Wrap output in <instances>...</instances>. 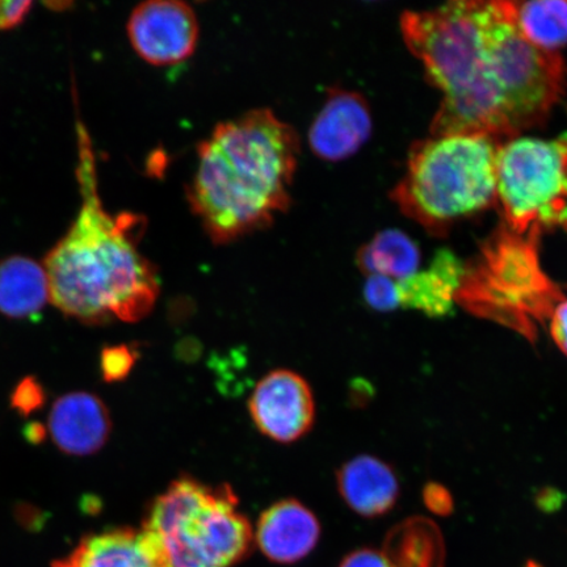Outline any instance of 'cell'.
<instances>
[{"label": "cell", "instance_id": "9a60e30c", "mask_svg": "<svg viewBox=\"0 0 567 567\" xmlns=\"http://www.w3.org/2000/svg\"><path fill=\"white\" fill-rule=\"evenodd\" d=\"M465 265L450 250L437 251L429 269L396 281L400 305L431 318L452 313Z\"/></svg>", "mask_w": 567, "mask_h": 567}, {"label": "cell", "instance_id": "cb8c5ba5", "mask_svg": "<svg viewBox=\"0 0 567 567\" xmlns=\"http://www.w3.org/2000/svg\"><path fill=\"white\" fill-rule=\"evenodd\" d=\"M33 2L28 0H0V31H9L23 23Z\"/></svg>", "mask_w": 567, "mask_h": 567}, {"label": "cell", "instance_id": "e0dca14e", "mask_svg": "<svg viewBox=\"0 0 567 567\" xmlns=\"http://www.w3.org/2000/svg\"><path fill=\"white\" fill-rule=\"evenodd\" d=\"M393 567H444L441 529L427 517L414 516L389 532L382 549Z\"/></svg>", "mask_w": 567, "mask_h": 567}, {"label": "cell", "instance_id": "7402d4cb", "mask_svg": "<svg viewBox=\"0 0 567 567\" xmlns=\"http://www.w3.org/2000/svg\"><path fill=\"white\" fill-rule=\"evenodd\" d=\"M44 401V390L32 379L20 382L12 396V405L21 414L28 415L38 410Z\"/></svg>", "mask_w": 567, "mask_h": 567}, {"label": "cell", "instance_id": "30bf717a", "mask_svg": "<svg viewBox=\"0 0 567 567\" xmlns=\"http://www.w3.org/2000/svg\"><path fill=\"white\" fill-rule=\"evenodd\" d=\"M372 133V113L358 92L332 89L311 123L308 142L317 158L339 162L352 157Z\"/></svg>", "mask_w": 567, "mask_h": 567}, {"label": "cell", "instance_id": "d6986e66", "mask_svg": "<svg viewBox=\"0 0 567 567\" xmlns=\"http://www.w3.org/2000/svg\"><path fill=\"white\" fill-rule=\"evenodd\" d=\"M513 11L517 30L532 45L550 53L567 45V2L564 0L513 2Z\"/></svg>", "mask_w": 567, "mask_h": 567}, {"label": "cell", "instance_id": "484cf974", "mask_svg": "<svg viewBox=\"0 0 567 567\" xmlns=\"http://www.w3.org/2000/svg\"><path fill=\"white\" fill-rule=\"evenodd\" d=\"M339 567H393L384 553L374 549H360L351 553Z\"/></svg>", "mask_w": 567, "mask_h": 567}, {"label": "cell", "instance_id": "5bb4252c", "mask_svg": "<svg viewBox=\"0 0 567 567\" xmlns=\"http://www.w3.org/2000/svg\"><path fill=\"white\" fill-rule=\"evenodd\" d=\"M337 482L347 506L361 516L385 515L400 498V481L392 466L370 455L346 463L338 472Z\"/></svg>", "mask_w": 567, "mask_h": 567}, {"label": "cell", "instance_id": "6da1fadb", "mask_svg": "<svg viewBox=\"0 0 567 567\" xmlns=\"http://www.w3.org/2000/svg\"><path fill=\"white\" fill-rule=\"evenodd\" d=\"M401 30L443 94L432 137L485 134L509 141L542 124L564 94L561 55L523 38L513 2H452L406 12Z\"/></svg>", "mask_w": 567, "mask_h": 567}, {"label": "cell", "instance_id": "8fae6325", "mask_svg": "<svg viewBox=\"0 0 567 567\" xmlns=\"http://www.w3.org/2000/svg\"><path fill=\"white\" fill-rule=\"evenodd\" d=\"M53 567H173L158 538L145 528H120L82 538Z\"/></svg>", "mask_w": 567, "mask_h": 567}, {"label": "cell", "instance_id": "4316f807", "mask_svg": "<svg viewBox=\"0 0 567 567\" xmlns=\"http://www.w3.org/2000/svg\"><path fill=\"white\" fill-rule=\"evenodd\" d=\"M527 567H542V566H538L537 564L535 563H528Z\"/></svg>", "mask_w": 567, "mask_h": 567}, {"label": "cell", "instance_id": "9c48e42d", "mask_svg": "<svg viewBox=\"0 0 567 567\" xmlns=\"http://www.w3.org/2000/svg\"><path fill=\"white\" fill-rule=\"evenodd\" d=\"M248 410L261 434L293 443L313 427L315 396L308 381L289 370L269 372L255 386Z\"/></svg>", "mask_w": 567, "mask_h": 567}, {"label": "cell", "instance_id": "3957f363", "mask_svg": "<svg viewBox=\"0 0 567 567\" xmlns=\"http://www.w3.org/2000/svg\"><path fill=\"white\" fill-rule=\"evenodd\" d=\"M301 152L299 133L269 109L218 124L197 148L190 209L215 245L271 226L288 210Z\"/></svg>", "mask_w": 567, "mask_h": 567}, {"label": "cell", "instance_id": "d4e9b609", "mask_svg": "<svg viewBox=\"0 0 567 567\" xmlns=\"http://www.w3.org/2000/svg\"><path fill=\"white\" fill-rule=\"evenodd\" d=\"M549 331L556 346L567 357V300L557 305L549 319Z\"/></svg>", "mask_w": 567, "mask_h": 567}, {"label": "cell", "instance_id": "ba28073f", "mask_svg": "<svg viewBox=\"0 0 567 567\" xmlns=\"http://www.w3.org/2000/svg\"><path fill=\"white\" fill-rule=\"evenodd\" d=\"M127 39L134 52L153 66H173L196 51L198 20L193 7L181 0H148L127 19Z\"/></svg>", "mask_w": 567, "mask_h": 567}, {"label": "cell", "instance_id": "44dd1931", "mask_svg": "<svg viewBox=\"0 0 567 567\" xmlns=\"http://www.w3.org/2000/svg\"><path fill=\"white\" fill-rule=\"evenodd\" d=\"M136 363V353L127 346L106 347L102 352L101 370L105 381L124 380Z\"/></svg>", "mask_w": 567, "mask_h": 567}, {"label": "cell", "instance_id": "5b68a950", "mask_svg": "<svg viewBox=\"0 0 567 567\" xmlns=\"http://www.w3.org/2000/svg\"><path fill=\"white\" fill-rule=\"evenodd\" d=\"M540 233L517 236L502 228L465 265L455 301L467 313L509 329L535 344L565 300L561 288L545 274L538 258Z\"/></svg>", "mask_w": 567, "mask_h": 567}, {"label": "cell", "instance_id": "8992f818", "mask_svg": "<svg viewBox=\"0 0 567 567\" xmlns=\"http://www.w3.org/2000/svg\"><path fill=\"white\" fill-rule=\"evenodd\" d=\"M142 528L158 538L173 567H230L252 540L233 488L190 477L174 481L157 496Z\"/></svg>", "mask_w": 567, "mask_h": 567}, {"label": "cell", "instance_id": "ffe728a7", "mask_svg": "<svg viewBox=\"0 0 567 567\" xmlns=\"http://www.w3.org/2000/svg\"><path fill=\"white\" fill-rule=\"evenodd\" d=\"M364 299L375 311L388 313L400 307L399 290L393 279L382 275L368 276Z\"/></svg>", "mask_w": 567, "mask_h": 567}, {"label": "cell", "instance_id": "7c38bea8", "mask_svg": "<svg viewBox=\"0 0 567 567\" xmlns=\"http://www.w3.org/2000/svg\"><path fill=\"white\" fill-rule=\"evenodd\" d=\"M112 422L109 409L99 396L74 392L56 400L49 415V432L62 452L87 456L109 441Z\"/></svg>", "mask_w": 567, "mask_h": 567}, {"label": "cell", "instance_id": "2e32d148", "mask_svg": "<svg viewBox=\"0 0 567 567\" xmlns=\"http://www.w3.org/2000/svg\"><path fill=\"white\" fill-rule=\"evenodd\" d=\"M48 302H51V292L44 266L18 255L0 261V313L32 319Z\"/></svg>", "mask_w": 567, "mask_h": 567}, {"label": "cell", "instance_id": "277c9868", "mask_svg": "<svg viewBox=\"0 0 567 567\" xmlns=\"http://www.w3.org/2000/svg\"><path fill=\"white\" fill-rule=\"evenodd\" d=\"M485 134H449L416 142L393 200L414 221L442 234L496 202V154Z\"/></svg>", "mask_w": 567, "mask_h": 567}, {"label": "cell", "instance_id": "52a82bcc", "mask_svg": "<svg viewBox=\"0 0 567 567\" xmlns=\"http://www.w3.org/2000/svg\"><path fill=\"white\" fill-rule=\"evenodd\" d=\"M496 202L506 228L567 231V136L545 141L513 138L496 154Z\"/></svg>", "mask_w": 567, "mask_h": 567}, {"label": "cell", "instance_id": "ac0fdd59", "mask_svg": "<svg viewBox=\"0 0 567 567\" xmlns=\"http://www.w3.org/2000/svg\"><path fill=\"white\" fill-rule=\"evenodd\" d=\"M420 247L400 230H385L358 252V266L368 276L382 275L402 280L417 272Z\"/></svg>", "mask_w": 567, "mask_h": 567}, {"label": "cell", "instance_id": "4fadbf2b", "mask_svg": "<svg viewBox=\"0 0 567 567\" xmlns=\"http://www.w3.org/2000/svg\"><path fill=\"white\" fill-rule=\"evenodd\" d=\"M321 527L313 513L296 499L275 503L261 514L257 542L276 563L292 564L315 549Z\"/></svg>", "mask_w": 567, "mask_h": 567}, {"label": "cell", "instance_id": "7a4b0ae2", "mask_svg": "<svg viewBox=\"0 0 567 567\" xmlns=\"http://www.w3.org/2000/svg\"><path fill=\"white\" fill-rule=\"evenodd\" d=\"M76 144L81 208L44 261L51 302L86 324L138 322L153 310L161 286L157 268L140 250L146 219L104 208L94 145L80 118Z\"/></svg>", "mask_w": 567, "mask_h": 567}, {"label": "cell", "instance_id": "603a6c76", "mask_svg": "<svg viewBox=\"0 0 567 567\" xmlns=\"http://www.w3.org/2000/svg\"><path fill=\"white\" fill-rule=\"evenodd\" d=\"M423 502L432 514L439 516L451 515L453 506H455L452 494L443 485L436 484V482H430V484L424 486Z\"/></svg>", "mask_w": 567, "mask_h": 567}]
</instances>
